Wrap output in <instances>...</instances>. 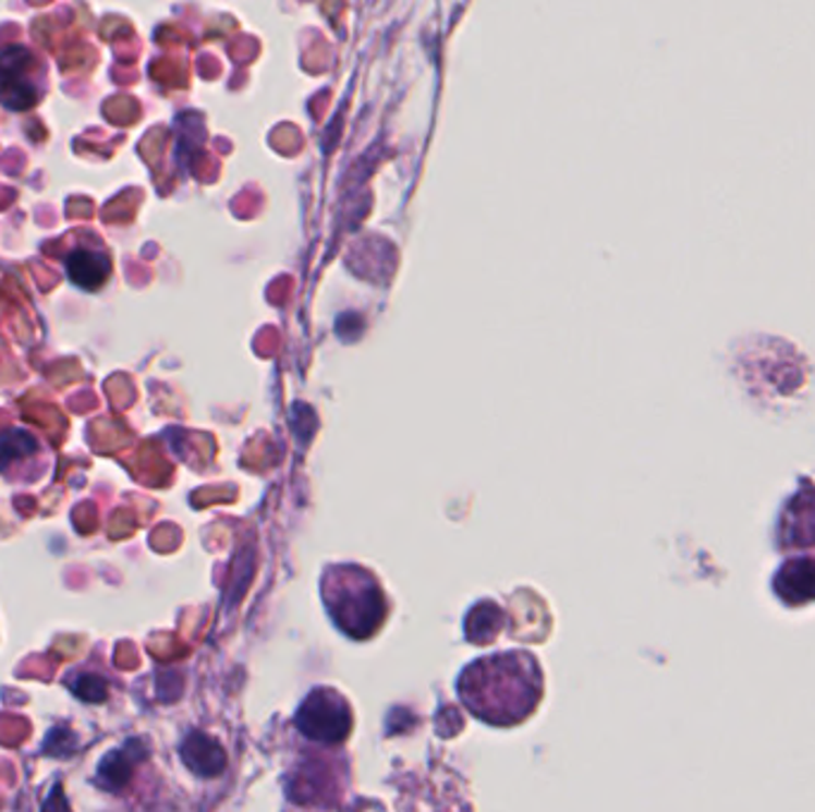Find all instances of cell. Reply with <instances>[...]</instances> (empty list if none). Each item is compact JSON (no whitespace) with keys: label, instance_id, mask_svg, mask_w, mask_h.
Here are the masks:
<instances>
[{"label":"cell","instance_id":"3","mask_svg":"<svg viewBox=\"0 0 815 812\" xmlns=\"http://www.w3.org/2000/svg\"><path fill=\"white\" fill-rule=\"evenodd\" d=\"M296 727L315 741L339 743L351 729V711L337 691L317 689L299 707Z\"/></svg>","mask_w":815,"mask_h":812},{"label":"cell","instance_id":"5","mask_svg":"<svg viewBox=\"0 0 815 812\" xmlns=\"http://www.w3.org/2000/svg\"><path fill=\"white\" fill-rule=\"evenodd\" d=\"M778 594L787 603L815 601V560H792L778 574Z\"/></svg>","mask_w":815,"mask_h":812},{"label":"cell","instance_id":"2","mask_svg":"<svg viewBox=\"0 0 815 812\" xmlns=\"http://www.w3.org/2000/svg\"><path fill=\"white\" fill-rule=\"evenodd\" d=\"M323 596L334 625L353 639H367L387 617V601L375 579L358 567L329 570L323 584Z\"/></svg>","mask_w":815,"mask_h":812},{"label":"cell","instance_id":"7","mask_svg":"<svg viewBox=\"0 0 815 812\" xmlns=\"http://www.w3.org/2000/svg\"><path fill=\"white\" fill-rule=\"evenodd\" d=\"M784 536L787 541H796V546L815 544V496L794 500L792 510L787 512Z\"/></svg>","mask_w":815,"mask_h":812},{"label":"cell","instance_id":"6","mask_svg":"<svg viewBox=\"0 0 815 812\" xmlns=\"http://www.w3.org/2000/svg\"><path fill=\"white\" fill-rule=\"evenodd\" d=\"M68 275L84 291H96L110 277V263L98 251H74L68 257Z\"/></svg>","mask_w":815,"mask_h":812},{"label":"cell","instance_id":"1","mask_svg":"<svg viewBox=\"0 0 815 812\" xmlns=\"http://www.w3.org/2000/svg\"><path fill=\"white\" fill-rule=\"evenodd\" d=\"M542 669L530 653H496L463 669L461 701L475 717L494 727H513L542 701Z\"/></svg>","mask_w":815,"mask_h":812},{"label":"cell","instance_id":"4","mask_svg":"<svg viewBox=\"0 0 815 812\" xmlns=\"http://www.w3.org/2000/svg\"><path fill=\"white\" fill-rule=\"evenodd\" d=\"M36 58L24 48L0 53V102L12 110H27L38 100Z\"/></svg>","mask_w":815,"mask_h":812}]
</instances>
